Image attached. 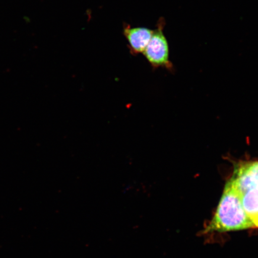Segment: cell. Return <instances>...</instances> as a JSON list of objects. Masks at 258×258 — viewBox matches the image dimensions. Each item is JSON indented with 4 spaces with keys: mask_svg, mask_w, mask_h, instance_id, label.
<instances>
[{
    "mask_svg": "<svg viewBox=\"0 0 258 258\" xmlns=\"http://www.w3.org/2000/svg\"><path fill=\"white\" fill-rule=\"evenodd\" d=\"M254 227L242 205L241 195L229 181L219 203L217 212L209 225V231L227 232Z\"/></svg>",
    "mask_w": 258,
    "mask_h": 258,
    "instance_id": "cell-1",
    "label": "cell"
},
{
    "mask_svg": "<svg viewBox=\"0 0 258 258\" xmlns=\"http://www.w3.org/2000/svg\"><path fill=\"white\" fill-rule=\"evenodd\" d=\"M164 25L165 21L164 18H160L143 54L154 68L163 67L172 70L173 64L169 59L168 41L163 32Z\"/></svg>",
    "mask_w": 258,
    "mask_h": 258,
    "instance_id": "cell-2",
    "label": "cell"
},
{
    "mask_svg": "<svg viewBox=\"0 0 258 258\" xmlns=\"http://www.w3.org/2000/svg\"><path fill=\"white\" fill-rule=\"evenodd\" d=\"M154 31L146 28H124V33L134 53H143L153 36Z\"/></svg>",
    "mask_w": 258,
    "mask_h": 258,
    "instance_id": "cell-3",
    "label": "cell"
},
{
    "mask_svg": "<svg viewBox=\"0 0 258 258\" xmlns=\"http://www.w3.org/2000/svg\"><path fill=\"white\" fill-rule=\"evenodd\" d=\"M242 205L254 227H258V183L241 195Z\"/></svg>",
    "mask_w": 258,
    "mask_h": 258,
    "instance_id": "cell-4",
    "label": "cell"
}]
</instances>
